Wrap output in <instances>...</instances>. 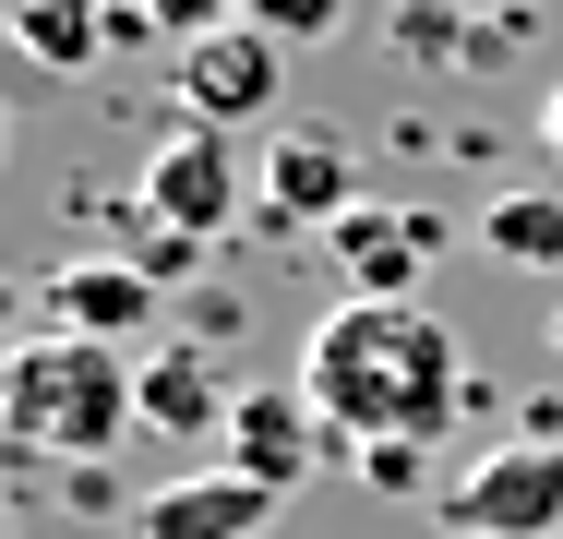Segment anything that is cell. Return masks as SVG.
<instances>
[{
  "mask_svg": "<svg viewBox=\"0 0 563 539\" xmlns=\"http://www.w3.org/2000/svg\"><path fill=\"white\" fill-rule=\"evenodd\" d=\"M300 396L336 420L347 455L372 443H432L467 408V348L420 300H336L300 336Z\"/></svg>",
  "mask_w": 563,
  "mask_h": 539,
  "instance_id": "6da1fadb",
  "label": "cell"
},
{
  "mask_svg": "<svg viewBox=\"0 0 563 539\" xmlns=\"http://www.w3.org/2000/svg\"><path fill=\"white\" fill-rule=\"evenodd\" d=\"M0 420L24 455H109L120 431L144 420V360H120L97 336H24L0 372Z\"/></svg>",
  "mask_w": 563,
  "mask_h": 539,
  "instance_id": "7a4b0ae2",
  "label": "cell"
},
{
  "mask_svg": "<svg viewBox=\"0 0 563 539\" xmlns=\"http://www.w3.org/2000/svg\"><path fill=\"white\" fill-rule=\"evenodd\" d=\"M432 528L444 539H563V443L552 431H516V443L467 455L432 492Z\"/></svg>",
  "mask_w": 563,
  "mask_h": 539,
  "instance_id": "3957f363",
  "label": "cell"
},
{
  "mask_svg": "<svg viewBox=\"0 0 563 539\" xmlns=\"http://www.w3.org/2000/svg\"><path fill=\"white\" fill-rule=\"evenodd\" d=\"M240 205H264V180H240V144L205 132V120H180L156 156H144V228H168V240H192V252H217Z\"/></svg>",
  "mask_w": 563,
  "mask_h": 539,
  "instance_id": "277c9868",
  "label": "cell"
},
{
  "mask_svg": "<svg viewBox=\"0 0 563 539\" xmlns=\"http://www.w3.org/2000/svg\"><path fill=\"white\" fill-rule=\"evenodd\" d=\"M360 132L347 120H276V144H264V216L276 228H336L360 216Z\"/></svg>",
  "mask_w": 563,
  "mask_h": 539,
  "instance_id": "5b68a950",
  "label": "cell"
},
{
  "mask_svg": "<svg viewBox=\"0 0 563 539\" xmlns=\"http://www.w3.org/2000/svg\"><path fill=\"white\" fill-rule=\"evenodd\" d=\"M336 240V264H347V300H420V276L455 252V216L432 205H360L324 228Z\"/></svg>",
  "mask_w": 563,
  "mask_h": 539,
  "instance_id": "8992f818",
  "label": "cell"
},
{
  "mask_svg": "<svg viewBox=\"0 0 563 539\" xmlns=\"http://www.w3.org/2000/svg\"><path fill=\"white\" fill-rule=\"evenodd\" d=\"M276 97H288V48H276L264 24H228V36H192V48H180V108H192L205 132L276 120Z\"/></svg>",
  "mask_w": 563,
  "mask_h": 539,
  "instance_id": "52a82bcc",
  "label": "cell"
},
{
  "mask_svg": "<svg viewBox=\"0 0 563 539\" xmlns=\"http://www.w3.org/2000/svg\"><path fill=\"white\" fill-rule=\"evenodd\" d=\"M324 455H336V420H324L300 384H240V420H228V468H240V480L300 492Z\"/></svg>",
  "mask_w": 563,
  "mask_h": 539,
  "instance_id": "ba28073f",
  "label": "cell"
},
{
  "mask_svg": "<svg viewBox=\"0 0 563 539\" xmlns=\"http://www.w3.org/2000/svg\"><path fill=\"white\" fill-rule=\"evenodd\" d=\"M288 492H264V480H240V468H180V480H156L144 504H132V539H264Z\"/></svg>",
  "mask_w": 563,
  "mask_h": 539,
  "instance_id": "9c48e42d",
  "label": "cell"
},
{
  "mask_svg": "<svg viewBox=\"0 0 563 539\" xmlns=\"http://www.w3.org/2000/svg\"><path fill=\"white\" fill-rule=\"evenodd\" d=\"M228 420H240V384L217 372L205 336H180V348L144 360V431H168V443H228Z\"/></svg>",
  "mask_w": 563,
  "mask_h": 539,
  "instance_id": "30bf717a",
  "label": "cell"
},
{
  "mask_svg": "<svg viewBox=\"0 0 563 539\" xmlns=\"http://www.w3.org/2000/svg\"><path fill=\"white\" fill-rule=\"evenodd\" d=\"M48 300H60V336L132 348V336L156 323V300H168V288H156L144 264H97V252H85V264H60V276H48Z\"/></svg>",
  "mask_w": 563,
  "mask_h": 539,
  "instance_id": "8fae6325",
  "label": "cell"
},
{
  "mask_svg": "<svg viewBox=\"0 0 563 539\" xmlns=\"http://www.w3.org/2000/svg\"><path fill=\"white\" fill-rule=\"evenodd\" d=\"M479 252H492L504 276H563V180L492 193V205H479Z\"/></svg>",
  "mask_w": 563,
  "mask_h": 539,
  "instance_id": "7c38bea8",
  "label": "cell"
},
{
  "mask_svg": "<svg viewBox=\"0 0 563 539\" xmlns=\"http://www.w3.org/2000/svg\"><path fill=\"white\" fill-rule=\"evenodd\" d=\"M97 36H120V12H97V0H24V48H36L48 73H85Z\"/></svg>",
  "mask_w": 563,
  "mask_h": 539,
  "instance_id": "4fadbf2b",
  "label": "cell"
},
{
  "mask_svg": "<svg viewBox=\"0 0 563 539\" xmlns=\"http://www.w3.org/2000/svg\"><path fill=\"white\" fill-rule=\"evenodd\" d=\"M396 48L408 61H467L479 36H467V0H396Z\"/></svg>",
  "mask_w": 563,
  "mask_h": 539,
  "instance_id": "5bb4252c",
  "label": "cell"
},
{
  "mask_svg": "<svg viewBox=\"0 0 563 539\" xmlns=\"http://www.w3.org/2000/svg\"><path fill=\"white\" fill-rule=\"evenodd\" d=\"M240 24H264L276 48H324L347 24V0H240Z\"/></svg>",
  "mask_w": 563,
  "mask_h": 539,
  "instance_id": "9a60e30c",
  "label": "cell"
},
{
  "mask_svg": "<svg viewBox=\"0 0 563 539\" xmlns=\"http://www.w3.org/2000/svg\"><path fill=\"white\" fill-rule=\"evenodd\" d=\"M132 12H144L156 36H180V48H192V36H228V24H240V0H132Z\"/></svg>",
  "mask_w": 563,
  "mask_h": 539,
  "instance_id": "2e32d148",
  "label": "cell"
},
{
  "mask_svg": "<svg viewBox=\"0 0 563 539\" xmlns=\"http://www.w3.org/2000/svg\"><path fill=\"white\" fill-rule=\"evenodd\" d=\"M360 480H372V492H420V443H372Z\"/></svg>",
  "mask_w": 563,
  "mask_h": 539,
  "instance_id": "e0dca14e",
  "label": "cell"
},
{
  "mask_svg": "<svg viewBox=\"0 0 563 539\" xmlns=\"http://www.w3.org/2000/svg\"><path fill=\"white\" fill-rule=\"evenodd\" d=\"M540 144H552V168H563V85H552V108H540Z\"/></svg>",
  "mask_w": 563,
  "mask_h": 539,
  "instance_id": "ac0fdd59",
  "label": "cell"
},
{
  "mask_svg": "<svg viewBox=\"0 0 563 539\" xmlns=\"http://www.w3.org/2000/svg\"><path fill=\"white\" fill-rule=\"evenodd\" d=\"M552 360H563V323H552Z\"/></svg>",
  "mask_w": 563,
  "mask_h": 539,
  "instance_id": "d6986e66",
  "label": "cell"
},
{
  "mask_svg": "<svg viewBox=\"0 0 563 539\" xmlns=\"http://www.w3.org/2000/svg\"><path fill=\"white\" fill-rule=\"evenodd\" d=\"M467 12H479V0H467ZM504 12H516V0H504Z\"/></svg>",
  "mask_w": 563,
  "mask_h": 539,
  "instance_id": "ffe728a7",
  "label": "cell"
}]
</instances>
